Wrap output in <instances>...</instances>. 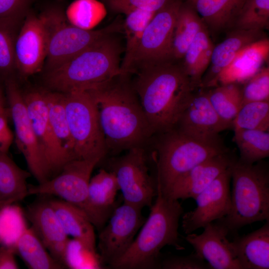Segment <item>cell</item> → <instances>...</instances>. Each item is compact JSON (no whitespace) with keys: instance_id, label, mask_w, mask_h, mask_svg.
<instances>
[{"instance_id":"obj_34","label":"cell","mask_w":269,"mask_h":269,"mask_svg":"<svg viewBox=\"0 0 269 269\" xmlns=\"http://www.w3.org/2000/svg\"><path fill=\"white\" fill-rule=\"evenodd\" d=\"M233 140L241 162L253 164L269 156V133L257 130H234Z\"/></svg>"},{"instance_id":"obj_38","label":"cell","mask_w":269,"mask_h":269,"mask_svg":"<svg viewBox=\"0 0 269 269\" xmlns=\"http://www.w3.org/2000/svg\"><path fill=\"white\" fill-rule=\"evenodd\" d=\"M234 130H269V101L243 104L232 122Z\"/></svg>"},{"instance_id":"obj_22","label":"cell","mask_w":269,"mask_h":269,"mask_svg":"<svg viewBox=\"0 0 269 269\" xmlns=\"http://www.w3.org/2000/svg\"><path fill=\"white\" fill-rule=\"evenodd\" d=\"M265 37L263 30L234 29L222 42L214 46L210 69L202 80L200 87L216 86L217 78L221 71L244 47Z\"/></svg>"},{"instance_id":"obj_7","label":"cell","mask_w":269,"mask_h":269,"mask_svg":"<svg viewBox=\"0 0 269 269\" xmlns=\"http://www.w3.org/2000/svg\"><path fill=\"white\" fill-rule=\"evenodd\" d=\"M41 13L48 32L44 72L59 66L103 37L123 30V23L120 19L100 29L80 28L71 24L65 12L57 6L50 7Z\"/></svg>"},{"instance_id":"obj_46","label":"cell","mask_w":269,"mask_h":269,"mask_svg":"<svg viewBox=\"0 0 269 269\" xmlns=\"http://www.w3.org/2000/svg\"><path fill=\"white\" fill-rule=\"evenodd\" d=\"M15 249L13 247L0 245V269H18Z\"/></svg>"},{"instance_id":"obj_31","label":"cell","mask_w":269,"mask_h":269,"mask_svg":"<svg viewBox=\"0 0 269 269\" xmlns=\"http://www.w3.org/2000/svg\"><path fill=\"white\" fill-rule=\"evenodd\" d=\"M49 121L54 136L63 151L71 159H77L67 119L64 94L45 90Z\"/></svg>"},{"instance_id":"obj_17","label":"cell","mask_w":269,"mask_h":269,"mask_svg":"<svg viewBox=\"0 0 269 269\" xmlns=\"http://www.w3.org/2000/svg\"><path fill=\"white\" fill-rule=\"evenodd\" d=\"M231 127L212 106L207 92L194 94L176 127L179 132L204 141L220 140L219 133Z\"/></svg>"},{"instance_id":"obj_33","label":"cell","mask_w":269,"mask_h":269,"mask_svg":"<svg viewBox=\"0 0 269 269\" xmlns=\"http://www.w3.org/2000/svg\"><path fill=\"white\" fill-rule=\"evenodd\" d=\"M156 12L135 9L125 15L123 30L126 35V44L121 64V74H130L129 70L134 54L146 25Z\"/></svg>"},{"instance_id":"obj_8","label":"cell","mask_w":269,"mask_h":269,"mask_svg":"<svg viewBox=\"0 0 269 269\" xmlns=\"http://www.w3.org/2000/svg\"><path fill=\"white\" fill-rule=\"evenodd\" d=\"M67 119L77 159L102 162L107 155L94 101L86 90L63 93Z\"/></svg>"},{"instance_id":"obj_29","label":"cell","mask_w":269,"mask_h":269,"mask_svg":"<svg viewBox=\"0 0 269 269\" xmlns=\"http://www.w3.org/2000/svg\"><path fill=\"white\" fill-rule=\"evenodd\" d=\"M205 26L190 3H182L176 19L172 45V58L179 62L197 33Z\"/></svg>"},{"instance_id":"obj_47","label":"cell","mask_w":269,"mask_h":269,"mask_svg":"<svg viewBox=\"0 0 269 269\" xmlns=\"http://www.w3.org/2000/svg\"><path fill=\"white\" fill-rule=\"evenodd\" d=\"M2 91L0 87V112L5 110L4 99Z\"/></svg>"},{"instance_id":"obj_44","label":"cell","mask_w":269,"mask_h":269,"mask_svg":"<svg viewBox=\"0 0 269 269\" xmlns=\"http://www.w3.org/2000/svg\"><path fill=\"white\" fill-rule=\"evenodd\" d=\"M33 0H0V18L25 17Z\"/></svg>"},{"instance_id":"obj_3","label":"cell","mask_w":269,"mask_h":269,"mask_svg":"<svg viewBox=\"0 0 269 269\" xmlns=\"http://www.w3.org/2000/svg\"><path fill=\"white\" fill-rule=\"evenodd\" d=\"M156 200L133 243L110 267L118 269L159 268L160 251L166 246L183 250L178 233L183 209L178 200L164 195L157 186Z\"/></svg>"},{"instance_id":"obj_28","label":"cell","mask_w":269,"mask_h":269,"mask_svg":"<svg viewBox=\"0 0 269 269\" xmlns=\"http://www.w3.org/2000/svg\"><path fill=\"white\" fill-rule=\"evenodd\" d=\"M214 45L207 27L197 33L187 49L181 63L196 89L200 87L202 78L209 67Z\"/></svg>"},{"instance_id":"obj_12","label":"cell","mask_w":269,"mask_h":269,"mask_svg":"<svg viewBox=\"0 0 269 269\" xmlns=\"http://www.w3.org/2000/svg\"><path fill=\"white\" fill-rule=\"evenodd\" d=\"M4 82L17 147L23 154L31 175L38 183H43L48 180L47 170L28 115L22 92L14 78Z\"/></svg>"},{"instance_id":"obj_15","label":"cell","mask_w":269,"mask_h":269,"mask_svg":"<svg viewBox=\"0 0 269 269\" xmlns=\"http://www.w3.org/2000/svg\"><path fill=\"white\" fill-rule=\"evenodd\" d=\"M48 32L42 13L29 11L19 28L15 43L17 71L24 77L41 71L47 51Z\"/></svg>"},{"instance_id":"obj_30","label":"cell","mask_w":269,"mask_h":269,"mask_svg":"<svg viewBox=\"0 0 269 269\" xmlns=\"http://www.w3.org/2000/svg\"><path fill=\"white\" fill-rule=\"evenodd\" d=\"M14 249L30 269H63L65 267L49 254L32 228L28 227L18 239Z\"/></svg>"},{"instance_id":"obj_21","label":"cell","mask_w":269,"mask_h":269,"mask_svg":"<svg viewBox=\"0 0 269 269\" xmlns=\"http://www.w3.org/2000/svg\"><path fill=\"white\" fill-rule=\"evenodd\" d=\"M269 57V39L264 37L247 45L218 75L216 86L243 84L262 69Z\"/></svg>"},{"instance_id":"obj_45","label":"cell","mask_w":269,"mask_h":269,"mask_svg":"<svg viewBox=\"0 0 269 269\" xmlns=\"http://www.w3.org/2000/svg\"><path fill=\"white\" fill-rule=\"evenodd\" d=\"M7 110L0 112V152L7 153L13 140L14 135L8 127Z\"/></svg>"},{"instance_id":"obj_48","label":"cell","mask_w":269,"mask_h":269,"mask_svg":"<svg viewBox=\"0 0 269 269\" xmlns=\"http://www.w3.org/2000/svg\"><path fill=\"white\" fill-rule=\"evenodd\" d=\"M192 0H188L189 3L190 2H191Z\"/></svg>"},{"instance_id":"obj_13","label":"cell","mask_w":269,"mask_h":269,"mask_svg":"<svg viewBox=\"0 0 269 269\" xmlns=\"http://www.w3.org/2000/svg\"><path fill=\"white\" fill-rule=\"evenodd\" d=\"M97 160L75 159L67 163L53 178L37 185H28V195H51L83 210L89 182Z\"/></svg>"},{"instance_id":"obj_9","label":"cell","mask_w":269,"mask_h":269,"mask_svg":"<svg viewBox=\"0 0 269 269\" xmlns=\"http://www.w3.org/2000/svg\"><path fill=\"white\" fill-rule=\"evenodd\" d=\"M145 147L131 148L107 159V169L115 175L124 202L139 208L150 207L157 185L149 173Z\"/></svg>"},{"instance_id":"obj_2","label":"cell","mask_w":269,"mask_h":269,"mask_svg":"<svg viewBox=\"0 0 269 269\" xmlns=\"http://www.w3.org/2000/svg\"><path fill=\"white\" fill-rule=\"evenodd\" d=\"M134 74L133 85L154 135L175 128L195 90L181 63L152 65Z\"/></svg>"},{"instance_id":"obj_41","label":"cell","mask_w":269,"mask_h":269,"mask_svg":"<svg viewBox=\"0 0 269 269\" xmlns=\"http://www.w3.org/2000/svg\"><path fill=\"white\" fill-rule=\"evenodd\" d=\"M242 87V105L248 102L269 101V67L264 66Z\"/></svg>"},{"instance_id":"obj_43","label":"cell","mask_w":269,"mask_h":269,"mask_svg":"<svg viewBox=\"0 0 269 269\" xmlns=\"http://www.w3.org/2000/svg\"><path fill=\"white\" fill-rule=\"evenodd\" d=\"M160 269H209L208 263L195 252L183 256H170L160 261Z\"/></svg>"},{"instance_id":"obj_23","label":"cell","mask_w":269,"mask_h":269,"mask_svg":"<svg viewBox=\"0 0 269 269\" xmlns=\"http://www.w3.org/2000/svg\"><path fill=\"white\" fill-rule=\"evenodd\" d=\"M231 244L242 269H269V220Z\"/></svg>"},{"instance_id":"obj_14","label":"cell","mask_w":269,"mask_h":269,"mask_svg":"<svg viewBox=\"0 0 269 269\" xmlns=\"http://www.w3.org/2000/svg\"><path fill=\"white\" fill-rule=\"evenodd\" d=\"M22 96L44 156L49 180L59 173L72 159L63 151L54 136L48 119L45 90H32L22 93Z\"/></svg>"},{"instance_id":"obj_42","label":"cell","mask_w":269,"mask_h":269,"mask_svg":"<svg viewBox=\"0 0 269 269\" xmlns=\"http://www.w3.org/2000/svg\"><path fill=\"white\" fill-rule=\"evenodd\" d=\"M171 0H101L114 12L124 15L135 9L156 12Z\"/></svg>"},{"instance_id":"obj_27","label":"cell","mask_w":269,"mask_h":269,"mask_svg":"<svg viewBox=\"0 0 269 269\" xmlns=\"http://www.w3.org/2000/svg\"><path fill=\"white\" fill-rule=\"evenodd\" d=\"M31 175L19 167L7 153L0 152V208L28 196L26 181Z\"/></svg>"},{"instance_id":"obj_36","label":"cell","mask_w":269,"mask_h":269,"mask_svg":"<svg viewBox=\"0 0 269 269\" xmlns=\"http://www.w3.org/2000/svg\"><path fill=\"white\" fill-rule=\"evenodd\" d=\"M72 25L85 30H92L107 14L106 6L99 0H75L65 12Z\"/></svg>"},{"instance_id":"obj_10","label":"cell","mask_w":269,"mask_h":269,"mask_svg":"<svg viewBox=\"0 0 269 269\" xmlns=\"http://www.w3.org/2000/svg\"><path fill=\"white\" fill-rule=\"evenodd\" d=\"M182 0H171L158 10L146 25L132 58L129 73L150 66L169 62L176 17Z\"/></svg>"},{"instance_id":"obj_16","label":"cell","mask_w":269,"mask_h":269,"mask_svg":"<svg viewBox=\"0 0 269 269\" xmlns=\"http://www.w3.org/2000/svg\"><path fill=\"white\" fill-rule=\"evenodd\" d=\"M231 167L198 195L195 199L196 207L183 215L182 228L186 235L203 228L228 213L230 208Z\"/></svg>"},{"instance_id":"obj_24","label":"cell","mask_w":269,"mask_h":269,"mask_svg":"<svg viewBox=\"0 0 269 269\" xmlns=\"http://www.w3.org/2000/svg\"><path fill=\"white\" fill-rule=\"evenodd\" d=\"M247 0H193L190 3L211 31L221 32L234 28Z\"/></svg>"},{"instance_id":"obj_19","label":"cell","mask_w":269,"mask_h":269,"mask_svg":"<svg viewBox=\"0 0 269 269\" xmlns=\"http://www.w3.org/2000/svg\"><path fill=\"white\" fill-rule=\"evenodd\" d=\"M235 159L227 152L196 165L174 181L166 196L177 200H195L218 176L229 168Z\"/></svg>"},{"instance_id":"obj_5","label":"cell","mask_w":269,"mask_h":269,"mask_svg":"<svg viewBox=\"0 0 269 269\" xmlns=\"http://www.w3.org/2000/svg\"><path fill=\"white\" fill-rule=\"evenodd\" d=\"M230 208L216 223L228 233L254 222L269 220V169L263 160L248 164L235 159L231 167Z\"/></svg>"},{"instance_id":"obj_39","label":"cell","mask_w":269,"mask_h":269,"mask_svg":"<svg viewBox=\"0 0 269 269\" xmlns=\"http://www.w3.org/2000/svg\"><path fill=\"white\" fill-rule=\"evenodd\" d=\"M24 213L10 204L0 208V245L14 248L21 234L28 228Z\"/></svg>"},{"instance_id":"obj_20","label":"cell","mask_w":269,"mask_h":269,"mask_svg":"<svg viewBox=\"0 0 269 269\" xmlns=\"http://www.w3.org/2000/svg\"><path fill=\"white\" fill-rule=\"evenodd\" d=\"M120 191L115 174L104 168L91 178L83 210L94 228L100 231L117 206L116 197Z\"/></svg>"},{"instance_id":"obj_11","label":"cell","mask_w":269,"mask_h":269,"mask_svg":"<svg viewBox=\"0 0 269 269\" xmlns=\"http://www.w3.org/2000/svg\"><path fill=\"white\" fill-rule=\"evenodd\" d=\"M141 209L124 202L112 212L98 236V253L104 266L110 267L130 248L145 219Z\"/></svg>"},{"instance_id":"obj_6","label":"cell","mask_w":269,"mask_h":269,"mask_svg":"<svg viewBox=\"0 0 269 269\" xmlns=\"http://www.w3.org/2000/svg\"><path fill=\"white\" fill-rule=\"evenodd\" d=\"M153 142L156 167V185L167 195L174 181L196 165L228 150L220 139L199 140L174 128L154 134Z\"/></svg>"},{"instance_id":"obj_26","label":"cell","mask_w":269,"mask_h":269,"mask_svg":"<svg viewBox=\"0 0 269 269\" xmlns=\"http://www.w3.org/2000/svg\"><path fill=\"white\" fill-rule=\"evenodd\" d=\"M49 202L68 237L96 248L95 228L82 209L59 198L49 199Z\"/></svg>"},{"instance_id":"obj_37","label":"cell","mask_w":269,"mask_h":269,"mask_svg":"<svg viewBox=\"0 0 269 269\" xmlns=\"http://www.w3.org/2000/svg\"><path fill=\"white\" fill-rule=\"evenodd\" d=\"M63 265L70 269H100L104 267L96 248L74 238L67 241Z\"/></svg>"},{"instance_id":"obj_40","label":"cell","mask_w":269,"mask_h":269,"mask_svg":"<svg viewBox=\"0 0 269 269\" xmlns=\"http://www.w3.org/2000/svg\"><path fill=\"white\" fill-rule=\"evenodd\" d=\"M269 26V0H247L234 29L263 31Z\"/></svg>"},{"instance_id":"obj_25","label":"cell","mask_w":269,"mask_h":269,"mask_svg":"<svg viewBox=\"0 0 269 269\" xmlns=\"http://www.w3.org/2000/svg\"><path fill=\"white\" fill-rule=\"evenodd\" d=\"M24 215L47 251L56 244L69 239L49 200H40L29 205Z\"/></svg>"},{"instance_id":"obj_4","label":"cell","mask_w":269,"mask_h":269,"mask_svg":"<svg viewBox=\"0 0 269 269\" xmlns=\"http://www.w3.org/2000/svg\"><path fill=\"white\" fill-rule=\"evenodd\" d=\"M115 33L108 35L59 66L45 71L47 90L66 93L88 90L121 74L122 46Z\"/></svg>"},{"instance_id":"obj_32","label":"cell","mask_w":269,"mask_h":269,"mask_svg":"<svg viewBox=\"0 0 269 269\" xmlns=\"http://www.w3.org/2000/svg\"><path fill=\"white\" fill-rule=\"evenodd\" d=\"M25 17L0 18V80L14 78L17 71L15 43Z\"/></svg>"},{"instance_id":"obj_1","label":"cell","mask_w":269,"mask_h":269,"mask_svg":"<svg viewBox=\"0 0 269 269\" xmlns=\"http://www.w3.org/2000/svg\"><path fill=\"white\" fill-rule=\"evenodd\" d=\"M131 74H119L87 91L97 110L107 155L145 147L154 135Z\"/></svg>"},{"instance_id":"obj_18","label":"cell","mask_w":269,"mask_h":269,"mask_svg":"<svg viewBox=\"0 0 269 269\" xmlns=\"http://www.w3.org/2000/svg\"><path fill=\"white\" fill-rule=\"evenodd\" d=\"M200 234H187L185 240L195 253L205 261L210 269H242L232 247L227 238L228 232L222 226L213 222L205 226Z\"/></svg>"},{"instance_id":"obj_35","label":"cell","mask_w":269,"mask_h":269,"mask_svg":"<svg viewBox=\"0 0 269 269\" xmlns=\"http://www.w3.org/2000/svg\"><path fill=\"white\" fill-rule=\"evenodd\" d=\"M207 93L219 116L232 127V122L242 105V87L236 83L223 84Z\"/></svg>"}]
</instances>
